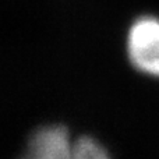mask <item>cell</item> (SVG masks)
I'll use <instances>...</instances> for the list:
<instances>
[{"instance_id": "6da1fadb", "label": "cell", "mask_w": 159, "mask_h": 159, "mask_svg": "<svg viewBox=\"0 0 159 159\" xmlns=\"http://www.w3.org/2000/svg\"><path fill=\"white\" fill-rule=\"evenodd\" d=\"M127 52L135 69L159 77V18L145 16L135 20L127 36Z\"/></svg>"}, {"instance_id": "7a4b0ae2", "label": "cell", "mask_w": 159, "mask_h": 159, "mask_svg": "<svg viewBox=\"0 0 159 159\" xmlns=\"http://www.w3.org/2000/svg\"><path fill=\"white\" fill-rule=\"evenodd\" d=\"M22 159H74V144L63 127H43L32 135Z\"/></svg>"}, {"instance_id": "3957f363", "label": "cell", "mask_w": 159, "mask_h": 159, "mask_svg": "<svg viewBox=\"0 0 159 159\" xmlns=\"http://www.w3.org/2000/svg\"><path fill=\"white\" fill-rule=\"evenodd\" d=\"M74 159H110L107 152L92 138H80L74 144Z\"/></svg>"}]
</instances>
